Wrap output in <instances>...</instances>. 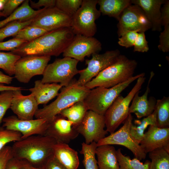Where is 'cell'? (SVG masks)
I'll list each match as a JSON object with an SVG mask.
<instances>
[{
  "label": "cell",
  "mask_w": 169,
  "mask_h": 169,
  "mask_svg": "<svg viewBox=\"0 0 169 169\" xmlns=\"http://www.w3.org/2000/svg\"><path fill=\"white\" fill-rule=\"evenodd\" d=\"M98 0H83L81 5L72 16L71 27L75 34L93 37L97 32L95 21L101 13L96 7Z\"/></svg>",
  "instance_id": "52a82bcc"
},
{
  "label": "cell",
  "mask_w": 169,
  "mask_h": 169,
  "mask_svg": "<svg viewBox=\"0 0 169 169\" xmlns=\"http://www.w3.org/2000/svg\"><path fill=\"white\" fill-rule=\"evenodd\" d=\"M88 110L83 101H80L62 110L59 114L74 126L79 124Z\"/></svg>",
  "instance_id": "83f0119b"
},
{
  "label": "cell",
  "mask_w": 169,
  "mask_h": 169,
  "mask_svg": "<svg viewBox=\"0 0 169 169\" xmlns=\"http://www.w3.org/2000/svg\"><path fill=\"white\" fill-rule=\"evenodd\" d=\"M33 19L25 21L12 22L0 28V42L8 37L14 36L21 29L29 25Z\"/></svg>",
  "instance_id": "d6a6232c"
},
{
  "label": "cell",
  "mask_w": 169,
  "mask_h": 169,
  "mask_svg": "<svg viewBox=\"0 0 169 169\" xmlns=\"http://www.w3.org/2000/svg\"><path fill=\"white\" fill-rule=\"evenodd\" d=\"M140 145L146 154L161 148L169 152V128H162L155 125H149Z\"/></svg>",
  "instance_id": "d6986e66"
},
{
  "label": "cell",
  "mask_w": 169,
  "mask_h": 169,
  "mask_svg": "<svg viewBox=\"0 0 169 169\" xmlns=\"http://www.w3.org/2000/svg\"><path fill=\"white\" fill-rule=\"evenodd\" d=\"M90 90L85 85H79L75 81H71L68 85L61 88L55 100L38 109L34 116L36 119H45L49 122L62 110L78 102L83 101Z\"/></svg>",
  "instance_id": "277c9868"
},
{
  "label": "cell",
  "mask_w": 169,
  "mask_h": 169,
  "mask_svg": "<svg viewBox=\"0 0 169 169\" xmlns=\"http://www.w3.org/2000/svg\"><path fill=\"white\" fill-rule=\"evenodd\" d=\"M62 87L59 84L43 83L41 80H37L34 82V87L28 90L39 105L46 104L57 96L59 90Z\"/></svg>",
  "instance_id": "7402d4cb"
},
{
  "label": "cell",
  "mask_w": 169,
  "mask_h": 169,
  "mask_svg": "<svg viewBox=\"0 0 169 169\" xmlns=\"http://www.w3.org/2000/svg\"><path fill=\"white\" fill-rule=\"evenodd\" d=\"M121 150L119 148L116 151L120 169H149L150 161L146 160L143 163L136 158L131 159L129 156L123 155Z\"/></svg>",
  "instance_id": "f546056e"
},
{
  "label": "cell",
  "mask_w": 169,
  "mask_h": 169,
  "mask_svg": "<svg viewBox=\"0 0 169 169\" xmlns=\"http://www.w3.org/2000/svg\"><path fill=\"white\" fill-rule=\"evenodd\" d=\"M53 156L67 169H77L79 166L77 152L67 144L56 143L54 148Z\"/></svg>",
  "instance_id": "603a6c76"
},
{
  "label": "cell",
  "mask_w": 169,
  "mask_h": 169,
  "mask_svg": "<svg viewBox=\"0 0 169 169\" xmlns=\"http://www.w3.org/2000/svg\"><path fill=\"white\" fill-rule=\"evenodd\" d=\"M117 34L120 37L127 31L144 32L151 29V25L142 9L131 4L123 12L118 20Z\"/></svg>",
  "instance_id": "8fae6325"
},
{
  "label": "cell",
  "mask_w": 169,
  "mask_h": 169,
  "mask_svg": "<svg viewBox=\"0 0 169 169\" xmlns=\"http://www.w3.org/2000/svg\"><path fill=\"white\" fill-rule=\"evenodd\" d=\"M7 0H0V11L3 10Z\"/></svg>",
  "instance_id": "f5cc1de1"
},
{
  "label": "cell",
  "mask_w": 169,
  "mask_h": 169,
  "mask_svg": "<svg viewBox=\"0 0 169 169\" xmlns=\"http://www.w3.org/2000/svg\"><path fill=\"white\" fill-rule=\"evenodd\" d=\"M29 0H25L6 18L0 21V28L7 24L15 21H25L33 19L42 10L43 8L35 10L29 4Z\"/></svg>",
  "instance_id": "d4e9b609"
},
{
  "label": "cell",
  "mask_w": 169,
  "mask_h": 169,
  "mask_svg": "<svg viewBox=\"0 0 169 169\" xmlns=\"http://www.w3.org/2000/svg\"><path fill=\"white\" fill-rule=\"evenodd\" d=\"M134 123V125L132 123L131 125L130 134L135 140L140 144L143 138L145 131L148 126L150 125H156L155 116L152 113L141 120H135Z\"/></svg>",
  "instance_id": "f1b7e54d"
},
{
  "label": "cell",
  "mask_w": 169,
  "mask_h": 169,
  "mask_svg": "<svg viewBox=\"0 0 169 169\" xmlns=\"http://www.w3.org/2000/svg\"><path fill=\"white\" fill-rule=\"evenodd\" d=\"M158 47L163 52L169 51V25L164 26L163 31L161 33Z\"/></svg>",
  "instance_id": "b9f144b4"
},
{
  "label": "cell",
  "mask_w": 169,
  "mask_h": 169,
  "mask_svg": "<svg viewBox=\"0 0 169 169\" xmlns=\"http://www.w3.org/2000/svg\"><path fill=\"white\" fill-rule=\"evenodd\" d=\"M48 32L40 27L29 25L20 30L13 37V38L22 39L28 42Z\"/></svg>",
  "instance_id": "836d02e7"
},
{
  "label": "cell",
  "mask_w": 169,
  "mask_h": 169,
  "mask_svg": "<svg viewBox=\"0 0 169 169\" xmlns=\"http://www.w3.org/2000/svg\"><path fill=\"white\" fill-rule=\"evenodd\" d=\"M13 156L12 147L5 146L0 151V169H6L9 161Z\"/></svg>",
  "instance_id": "7bdbcfd3"
},
{
  "label": "cell",
  "mask_w": 169,
  "mask_h": 169,
  "mask_svg": "<svg viewBox=\"0 0 169 169\" xmlns=\"http://www.w3.org/2000/svg\"><path fill=\"white\" fill-rule=\"evenodd\" d=\"M50 59L51 57L49 56L31 55L21 57L15 64V78L21 83H28L34 76L43 75Z\"/></svg>",
  "instance_id": "7c38bea8"
},
{
  "label": "cell",
  "mask_w": 169,
  "mask_h": 169,
  "mask_svg": "<svg viewBox=\"0 0 169 169\" xmlns=\"http://www.w3.org/2000/svg\"><path fill=\"white\" fill-rule=\"evenodd\" d=\"M149 153L151 160L149 169H169V152L161 148Z\"/></svg>",
  "instance_id": "4dcf8cb0"
},
{
  "label": "cell",
  "mask_w": 169,
  "mask_h": 169,
  "mask_svg": "<svg viewBox=\"0 0 169 169\" xmlns=\"http://www.w3.org/2000/svg\"><path fill=\"white\" fill-rule=\"evenodd\" d=\"M75 126L79 133L84 137V143L87 144L93 142L97 143L108 134L104 129V115L90 110L87 112L81 122Z\"/></svg>",
  "instance_id": "4fadbf2b"
},
{
  "label": "cell",
  "mask_w": 169,
  "mask_h": 169,
  "mask_svg": "<svg viewBox=\"0 0 169 169\" xmlns=\"http://www.w3.org/2000/svg\"><path fill=\"white\" fill-rule=\"evenodd\" d=\"M79 61L74 59L64 57L48 64L41 80L43 83H57L62 87L68 85L73 77L78 74L77 69Z\"/></svg>",
  "instance_id": "ba28073f"
},
{
  "label": "cell",
  "mask_w": 169,
  "mask_h": 169,
  "mask_svg": "<svg viewBox=\"0 0 169 169\" xmlns=\"http://www.w3.org/2000/svg\"><path fill=\"white\" fill-rule=\"evenodd\" d=\"M27 42L23 40L15 38L6 41L0 42V51H13Z\"/></svg>",
  "instance_id": "ab89813d"
},
{
  "label": "cell",
  "mask_w": 169,
  "mask_h": 169,
  "mask_svg": "<svg viewBox=\"0 0 169 169\" xmlns=\"http://www.w3.org/2000/svg\"><path fill=\"white\" fill-rule=\"evenodd\" d=\"M161 22L162 26L169 25V1L166 0L161 9Z\"/></svg>",
  "instance_id": "f6af8a7d"
},
{
  "label": "cell",
  "mask_w": 169,
  "mask_h": 169,
  "mask_svg": "<svg viewBox=\"0 0 169 169\" xmlns=\"http://www.w3.org/2000/svg\"><path fill=\"white\" fill-rule=\"evenodd\" d=\"M152 113L157 127L169 128V97L164 96L161 99L157 100Z\"/></svg>",
  "instance_id": "4316f807"
},
{
  "label": "cell",
  "mask_w": 169,
  "mask_h": 169,
  "mask_svg": "<svg viewBox=\"0 0 169 169\" xmlns=\"http://www.w3.org/2000/svg\"><path fill=\"white\" fill-rule=\"evenodd\" d=\"M56 0H39L35 3L29 0L30 6L32 8L38 9L42 7L48 8L55 6Z\"/></svg>",
  "instance_id": "bcb514c9"
},
{
  "label": "cell",
  "mask_w": 169,
  "mask_h": 169,
  "mask_svg": "<svg viewBox=\"0 0 169 169\" xmlns=\"http://www.w3.org/2000/svg\"><path fill=\"white\" fill-rule=\"evenodd\" d=\"M120 54V52L118 49L108 51L101 54H93L90 59L85 60L87 67L79 70L78 74L79 76L78 79L75 81V83L79 85H85L114 63Z\"/></svg>",
  "instance_id": "30bf717a"
},
{
  "label": "cell",
  "mask_w": 169,
  "mask_h": 169,
  "mask_svg": "<svg viewBox=\"0 0 169 169\" xmlns=\"http://www.w3.org/2000/svg\"><path fill=\"white\" fill-rule=\"evenodd\" d=\"M22 89L13 91V96L10 108L17 117L22 120H31L38 109V105L33 95H23Z\"/></svg>",
  "instance_id": "ac0fdd59"
},
{
  "label": "cell",
  "mask_w": 169,
  "mask_h": 169,
  "mask_svg": "<svg viewBox=\"0 0 169 169\" xmlns=\"http://www.w3.org/2000/svg\"><path fill=\"white\" fill-rule=\"evenodd\" d=\"M75 35L71 27L57 29L27 42L10 52L21 57L31 55L57 56L63 53Z\"/></svg>",
  "instance_id": "6da1fadb"
},
{
  "label": "cell",
  "mask_w": 169,
  "mask_h": 169,
  "mask_svg": "<svg viewBox=\"0 0 169 169\" xmlns=\"http://www.w3.org/2000/svg\"><path fill=\"white\" fill-rule=\"evenodd\" d=\"M21 134L17 131L7 129L5 128H0V151L8 143L15 142L21 139Z\"/></svg>",
  "instance_id": "8d00e7d4"
},
{
  "label": "cell",
  "mask_w": 169,
  "mask_h": 169,
  "mask_svg": "<svg viewBox=\"0 0 169 169\" xmlns=\"http://www.w3.org/2000/svg\"><path fill=\"white\" fill-rule=\"evenodd\" d=\"M43 168L44 169H67L54 156L49 160Z\"/></svg>",
  "instance_id": "7dc6e473"
},
{
  "label": "cell",
  "mask_w": 169,
  "mask_h": 169,
  "mask_svg": "<svg viewBox=\"0 0 169 169\" xmlns=\"http://www.w3.org/2000/svg\"><path fill=\"white\" fill-rule=\"evenodd\" d=\"M101 49V44L96 38L77 34L63 53V56L83 62L85 57L98 53Z\"/></svg>",
  "instance_id": "9a60e30c"
},
{
  "label": "cell",
  "mask_w": 169,
  "mask_h": 169,
  "mask_svg": "<svg viewBox=\"0 0 169 169\" xmlns=\"http://www.w3.org/2000/svg\"><path fill=\"white\" fill-rule=\"evenodd\" d=\"M137 63L120 54L112 64L100 72L85 86L91 90L97 87L109 88L126 81L133 76Z\"/></svg>",
  "instance_id": "3957f363"
},
{
  "label": "cell",
  "mask_w": 169,
  "mask_h": 169,
  "mask_svg": "<svg viewBox=\"0 0 169 169\" xmlns=\"http://www.w3.org/2000/svg\"><path fill=\"white\" fill-rule=\"evenodd\" d=\"M83 0H56L55 7L72 16L82 4Z\"/></svg>",
  "instance_id": "d590c367"
},
{
  "label": "cell",
  "mask_w": 169,
  "mask_h": 169,
  "mask_svg": "<svg viewBox=\"0 0 169 169\" xmlns=\"http://www.w3.org/2000/svg\"><path fill=\"white\" fill-rule=\"evenodd\" d=\"M13 77L8 75L4 74L0 71V83L9 84H10Z\"/></svg>",
  "instance_id": "681fc988"
},
{
  "label": "cell",
  "mask_w": 169,
  "mask_h": 169,
  "mask_svg": "<svg viewBox=\"0 0 169 169\" xmlns=\"http://www.w3.org/2000/svg\"><path fill=\"white\" fill-rule=\"evenodd\" d=\"M4 17V16L3 13L2 11H0V18Z\"/></svg>",
  "instance_id": "db71d44e"
},
{
  "label": "cell",
  "mask_w": 169,
  "mask_h": 169,
  "mask_svg": "<svg viewBox=\"0 0 169 169\" xmlns=\"http://www.w3.org/2000/svg\"><path fill=\"white\" fill-rule=\"evenodd\" d=\"M132 120L131 114H129L123 125L117 131L99 141L97 143V146L105 145L122 146L131 151L135 157L140 161L145 159L146 154L130 134Z\"/></svg>",
  "instance_id": "9c48e42d"
},
{
  "label": "cell",
  "mask_w": 169,
  "mask_h": 169,
  "mask_svg": "<svg viewBox=\"0 0 169 169\" xmlns=\"http://www.w3.org/2000/svg\"><path fill=\"white\" fill-rule=\"evenodd\" d=\"M116 151L111 145L98 146L95 150L98 169H120Z\"/></svg>",
  "instance_id": "cb8c5ba5"
},
{
  "label": "cell",
  "mask_w": 169,
  "mask_h": 169,
  "mask_svg": "<svg viewBox=\"0 0 169 169\" xmlns=\"http://www.w3.org/2000/svg\"><path fill=\"white\" fill-rule=\"evenodd\" d=\"M79 134L71 121L58 115L49 122L44 135L53 138L57 143L68 144Z\"/></svg>",
  "instance_id": "e0dca14e"
},
{
  "label": "cell",
  "mask_w": 169,
  "mask_h": 169,
  "mask_svg": "<svg viewBox=\"0 0 169 169\" xmlns=\"http://www.w3.org/2000/svg\"><path fill=\"white\" fill-rule=\"evenodd\" d=\"M56 143L50 137L36 135L14 142L12 147L14 157L24 160L34 167L43 168L53 156Z\"/></svg>",
  "instance_id": "7a4b0ae2"
},
{
  "label": "cell",
  "mask_w": 169,
  "mask_h": 169,
  "mask_svg": "<svg viewBox=\"0 0 169 169\" xmlns=\"http://www.w3.org/2000/svg\"><path fill=\"white\" fill-rule=\"evenodd\" d=\"M19 169H44L43 168H38L33 166L26 161L23 160Z\"/></svg>",
  "instance_id": "816d5d0a"
},
{
  "label": "cell",
  "mask_w": 169,
  "mask_h": 169,
  "mask_svg": "<svg viewBox=\"0 0 169 169\" xmlns=\"http://www.w3.org/2000/svg\"><path fill=\"white\" fill-rule=\"evenodd\" d=\"M23 161V160L13 157L8 162L6 169H19Z\"/></svg>",
  "instance_id": "c3c4849f"
},
{
  "label": "cell",
  "mask_w": 169,
  "mask_h": 169,
  "mask_svg": "<svg viewBox=\"0 0 169 169\" xmlns=\"http://www.w3.org/2000/svg\"><path fill=\"white\" fill-rule=\"evenodd\" d=\"M24 0H7L2 12L4 17H7L11 14Z\"/></svg>",
  "instance_id": "ee69618b"
},
{
  "label": "cell",
  "mask_w": 169,
  "mask_h": 169,
  "mask_svg": "<svg viewBox=\"0 0 169 169\" xmlns=\"http://www.w3.org/2000/svg\"><path fill=\"white\" fill-rule=\"evenodd\" d=\"M138 33L137 31H134L126 32L119 38L118 44L126 48L134 46Z\"/></svg>",
  "instance_id": "f35d334b"
},
{
  "label": "cell",
  "mask_w": 169,
  "mask_h": 169,
  "mask_svg": "<svg viewBox=\"0 0 169 169\" xmlns=\"http://www.w3.org/2000/svg\"><path fill=\"white\" fill-rule=\"evenodd\" d=\"M72 16L55 6L43 8L30 25L40 27L49 32L57 29L71 27Z\"/></svg>",
  "instance_id": "5bb4252c"
},
{
  "label": "cell",
  "mask_w": 169,
  "mask_h": 169,
  "mask_svg": "<svg viewBox=\"0 0 169 169\" xmlns=\"http://www.w3.org/2000/svg\"><path fill=\"white\" fill-rule=\"evenodd\" d=\"M13 90H5L0 94V125L7 110L10 108L13 96Z\"/></svg>",
  "instance_id": "74e56055"
},
{
  "label": "cell",
  "mask_w": 169,
  "mask_h": 169,
  "mask_svg": "<svg viewBox=\"0 0 169 169\" xmlns=\"http://www.w3.org/2000/svg\"><path fill=\"white\" fill-rule=\"evenodd\" d=\"M21 89H22L21 87L7 86L4 85V84L0 83V92L5 90H14Z\"/></svg>",
  "instance_id": "f907efd6"
},
{
  "label": "cell",
  "mask_w": 169,
  "mask_h": 169,
  "mask_svg": "<svg viewBox=\"0 0 169 169\" xmlns=\"http://www.w3.org/2000/svg\"><path fill=\"white\" fill-rule=\"evenodd\" d=\"M3 127L20 133L21 139L36 135H44L49 122L44 119L22 120L12 115L4 118Z\"/></svg>",
  "instance_id": "2e32d148"
},
{
  "label": "cell",
  "mask_w": 169,
  "mask_h": 169,
  "mask_svg": "<svg viewBox=\"0 0 169 169\" xmlns=\"http://www.w3.org/2000/svg\"><path fill=\"white\" fill-rule=\"evenodd\" d=\"M98 4L101 13L118 20L124 10L131 3L130 0H98Z\"/></svg>",
  "instance_id": "484cf974"
},
{
  "label": "cell",
  "mask_w": 169,
  "mask_h": 169,
  "mask_svg": "<svg viewBox=\"0 0 169 169\" xmlns=\"http://www.w3.org/2000/svg\"><path fill=\"white\" fill-rule=\"evenodd\" d=\"M145 76L137 79L135 85L125 97L119 95L106 111L104 116L106 130L110 134L115 130L122 123H124L129 114L131 102L135 94L141 88L146 80Z\"/></svg>",
  "instance_id": "8992f818"
},
{
  "label": "cell",
  "mask_w": 169,
  "mask_h": 169,
  "mask_svg": "<svg viewBox=\"0 0 169 169\" xmlns=\"http://www.w3.org/2000/svg\"><path fill=\"white\" fill-rule=\"evenodd\" d=\"M166 0H132L131 4L139 6L144 12L153 31H161V9Z\"/></svg>",
  "instance_id": "44dd1931"
},
{
  "label": "cell",
  "mask_w": 169,
  "mask_h": 169,
  "mask_svg": "<svg viewBox=\"0 0 169 169\" xmlns=\"http://www.w3.org/2000/svg\"><path fill=\"white\" fill-rule=\"evenodd\" d=\"M145 75V73H140L110 88L99 86L91 89L83 101L88 110L104 115L122 91L138 78Z\"/></svg>",
  "instance_id": "5b68a950"
},
{
  "label": "cell",
  "mask_w": 169,
  "mask_h": 169,
  "mask_svg": "<svg viewBox=\"0 0 169 169\" xmlns=\"http://www.w3.org/2000/svg\"><path fill=\"white\" fill-rule=\"evenodd\" d=\"M97 147V143L93 142L89 144L83 142L80 153L83 154V163L85 169H98L97 161L95 158V150Z\"/></svg>",
  "instance_id": "1f68e13d"
},
{
  "label": "cell",
  "mask_w": 169,
  "mask_h": 169,
  "mask_svg": "<svg viewBox=\"0 0 169 169\" xmlns=\"http://www.w3.org/2000/svg\"><path fill=\"white\" fill-rule=\"evenodd\" d=\"M148 44L145 32L138 33L133 46L134 51L142 53L147 52L149 50Z\"/></svg>",
  "instance_id": "60d3db41"
},
{
  "label": "cell",
  "mask_w": 169,
  "mask_h": 169,
  "mask_svg": "<svg viewBox=\"0 0 169 169\" xmlns=\"http://www.w3.org/2000/svg\"><path fill=\"white\" fill-rule=\"evenodd\" d=\"M21 58L11 52L0 51V68L9 76L14 75L15 64Z\"/></svg>",
  "instance_id": "e575fe53"
},
{
  "label": "cell",
  "mask_w": 169,
  "mask_h": 169,
  "mask_svg": "<svg viewBox=\"0 0 169 169\" xmlns=\"http://www.w3.org/2000/svg\"><path fill=\"white\" fill-rule=\"evenodd\" d=\"M153 72H151L146 91L141 96L139 95L140 91L135 95L129 107V114L134 113L137 118L140 119L145 117L151 115L153 112L156 100L153 97L148 98L150 91L149 85L154 76Z\"/></svg>",
  "instance_id": "ffe728a7"
}]
</instances>
